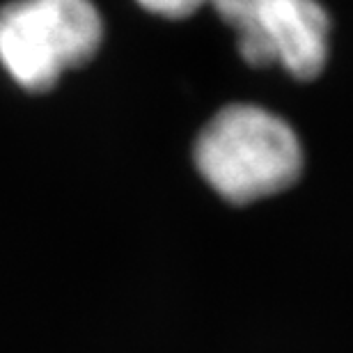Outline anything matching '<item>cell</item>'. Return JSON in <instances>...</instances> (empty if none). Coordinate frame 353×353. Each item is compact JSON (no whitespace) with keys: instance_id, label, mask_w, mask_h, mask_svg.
I'll use <instances>...</instances> for the list:
<instances>
[{"instance_id":"1","label":"cell","mask_w":353,"mask_h":353,"mask_svg":"<svg viewBox=\"0 0 353 353\" xmlns=\"http://www.w3.org/2000/svg\"><path fill=\"white\" fill-rule=\"evenodd\" d=\"M197 172L223 200L250 204L299 181L303 145L292 124L252 103H232L204 124L195 140Z\"/></svg>"},{"instance_id":"2","label":"cell","mask_w":353,"mask_h":353,"mask_svg":"<svg viewBox=\"0 0 353 353\" xmlns=\"http://www.w3.org/2000/svg\"><path fill=\"white\" fill-rule=\"evenodd\" d=\"M103 41L92 0H12L0 7V65L19 88L46 92Z\"/></svg>"},{"instance_id":"3","label":"cell","mask_w":353,"mask_h":353,"mask_svg":"<svg viewBox=\"0 0 353 353\" xmlns=\"http://www.w3.org/2000/svg\"><path fill=\"white\" fill-rule=\"evenodd\" d=\"M252 67H282L299 81L316 79L330 53V17L319 0H214Z\"/></svg>"},{"instance_id":"4","label":"cell","mask_w":353,"mask_h":353,"mask_svg":"<svg viewBox=\"0 0 353 353\" xmlns=\"http://www.w3.org/2000/svg\"><path fill=\"white\" fill-rule=\"evenodd\" d=\"M143 10L157 14L163 19H186L190 14H195L197 10H202L204 5L214 3V0H136Z\"/></svg>"}]
</instances>
